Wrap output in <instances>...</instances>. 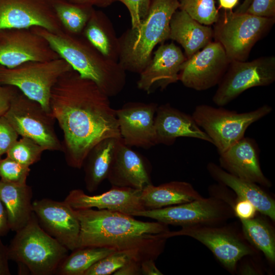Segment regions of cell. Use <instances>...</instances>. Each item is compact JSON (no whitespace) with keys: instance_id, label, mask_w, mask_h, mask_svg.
<instances>
[{"instance_id":"484cf974","label":"cell","mask_w":275,"mask_h":275,"mask_svg":"<svg viewBox=\"0 0 275 275\" xmlns=\"http://www.w3.org/2000/svg\"><path fill=\"white\" fill-rule=\"evenodd\" d=\"M31 187L0 180V198L8 215L10 229L16 232L30 221L34 212Z\"/></svg>"},{"instance_id":"74e56055","label":"cell","mask_w":275,"mask_h":275,"mask_svg":"<svg viewBox=\"0 0 275 275\" xmlns=\"http://www.w3.org/2000/svg\"><path fill=\"white\" fill-rule=\"evenodd\" d=\"M245 13L258 16L275 18V0H253Z\"/></svg>"},{"instance_id":"7a4b0ae2","label":"cell","mask_w":275,"mask_h":275,"mask_svg":"<svg viewBox=\"0 0 275 275\" xmlns=\"http://www.w3.org/2000/svg\"><path fill=\"white\" fill-rule=\"evenodd\" d=\"M74 210L80 224L78 248L138 249L156 258L163 250L167 239L160 234L169 231L167 225L157 221L143 222L107 209Z\"/></svg>"},{"instance_id":"4fadbf2b","label":"cell","mask_w":275,"mask_h":275,"mask_svg":"<svg viewBox=\"0 0 275 275\" xmlns=\"http://www.w3.org/2000/svg\"><path fill=\"white\" fill-rule=\"evenodd\" d=\"M48 42L32 28L0 30V65L13 68L32 61L60 58Z\"/></svg>"},{"instance_id":"30bf717a","label":"cell","mask_w":275,"mask_h":275,"mask_svg":"<svg viewBox=\"0 0 275 275\" xmlns=\"http://www.w3.org/2000/svg\"><path fill=\"white\" fill-rule=\"evenodd\" d=\"M4 116L22 137L34 140L45 150L60 149L53 118L37 102L18 93Z\"/></svg>"},{"instance_id":"d590c367","label":"cell","mask_w":275,"mask_h":275,"mask_svg":"<svg viewBox=\"0 0 275 275\" xmlns=\"http://www.w3.org/2000/svg\"><path fill=\"white\" fill-rule=\"evenodd\" d=\"M123 3L127 8L131 17L132 29L138 28L148 14L151 0H114Z\"/></svg>"},{"instance_id":"83f0119b","label":"cell","mask_w":275,"mask_h":275,"mask_svg":"<svg viewBox=\"0 0 275 275\" xmlns=\"http://www.w3.org/2000/svg\"><path fill=\"white\" fill-rule=\"evenodd\" d=\"M121 140L115 138L105 139L89 152L83 164H85L86 187L89 192L97 190L103 180L107 179Z\"/></svg>"},{"instance_id":"ab89813d","label":"cell","mask_w":275,"mask_h":275,"mask_svg":"<svg viewBox=\"0 0 275 275\" xmlns=\"http://www.w3.org/2000/svg\"><path fill=\"white\" fill-rule=\"evenodd\" d=\"M233 209L234 213L240 219L253 218L257 211L251 203L240 198H238Z\"/></svg>"},{"instance_id":"277c9868","label":"cell","mask_w":275,"mask_h":275,"mask_svg":"<svg viewBox=\"0 0 275 275\" xmlns=\"http://www.w3.org/2000/svg\"><path fill=\"white\" fill-rule=\"evenodd\" d=\"M179 8L177 0H151L147 15L140 26L119 37L118 62L126 71L140 74L159 43L169 39L170 21Z\"/></svg>"},{"instance_id":"d4e9b609","label":"cell","mask_w":275,"mask_h":275,"mask_svg":"<svg viewBox=\"0 0 275 275\" xmlns=\"http://www.w3.org/2000/svg\"><path fill=\"white\" fill-rule=\"evenodd\" d=\"M202 198L187 182L173 181L155 186L153 184L141 191V200L145 210L160 209L191 202Z\"/></svg>"},{"instance_id":"836d02e7","label":"cell","mask_w":275,"mask_h":275,"mask_svg":"<svg viewBox=\"0 0 275 275\" xmlns=\"http://www.w3.org/2000/svg\"><path fill=\"white\" fill-rule=\"evenodd\" d=\"M45 149L34 140L22 137L8 150L7 156L18 162L30 167L37 162Z\"/></svg>"},{"instance_id":"6da1fadb","label":"cell","mask_w":275,"mask_h":275,"mask_svg":"<svg viewBox=\"0 0 275 275\" xmlns=\"http://www.w3.org/2000/svg\"><path fill=\"white\" fill-rule=\"evenodd\" d=\"M109 98L94 81L73 69L53 87L50 114L63 131L70 166L81 168L89 152L101 141L121 139L116 109Z\"/></svg>"},{"instance_id":"ac0fdd59","label":"cell","mask_w":275,"mask_h":275,"mask_svg":"<svg viewBox=\"0 0 275 275\" xmlns=\"http://www.w3.org/2000/svg\"><path fill=\"white\" fill-rule=\"evenodd\" d=\"M186 59L180 48L174 43L161 44L140 73L138 89L150 94L154 89L163 90L176 82L179 80L181 66Z\"/></svg>"},{"instance_id":"e0dca14e","label":"cell","mask_w":275,"mask_h":275,"mask_svg":"<svg viewBox=\"0 0 275 275\" xmlns=\"http://www.w3.org/2000/svg\"><path fill=\"white\" fill-rule=\"evenodd\" d=\"M158 106L129 102L116 109L120 135L126 145L149 149L157 145L154 119Z\"/></svg>"},{"instance_id":"44dd1931","label":"cell","mask_w":275,"mask_h":275,"mask_svg":"<svg viewBox=\"0 0 275 275\" xmlns=\"http://www.w3.org/2000/svg\"><path fill=\"white\" fill-rule=\"evenodd\" d=\"M107 179L112 186L142 190L152 184L147 164L138 152L120 141Z\"/></svg>"},{"instance_id":"7dc6e473","label":"cell","mask_w":275,"mask_h":275,"mask_svg":"<svg viewBox=\"0 0 275 275\" xmlns=\"http://www.w3.org/2000/svg\"><path fill=\"white\" fill-rule=\"evenodd\" d=\"M253 0H244L243 3L236 9L234 12L236 13H244L246 12L248 7Z\"/></svg>"},{"instance_id":"9a60e30c","label":"cell","mask_w":275,"mask_h":275,"mask_svg":"<svg viewBox=\"0 0 275 275\" xmlns=\"http://www.w3.org/2000/svg\"><path fill=\"white\" fill-rule=\"evenodd\" d=\"M33 210L41 228L69 251L78 248L79 221L64 201L48 198L33 202Z\"/></svg>"},{"instance_id":"e575fe53","label":"cell","mask_w":275,"mask_h":275,"mask_svg":"<svg viewBox=\"0 0 275 275\" xmlns=\"http://www.w3.org/2000/svg\"><path fill=\"white\" fill-rule=\"evenodd\" d=\"M29 167L7 156L0 160V180L19 185L26 184Z\"/></svg>"},{"instance_id":"603a6c76","label":"cell","mask_w":275,"mask_h":275,"mask_svg":"<svg viewBox=\"0 0 275 275\" xmlns=\"http://www.w3.org/2000/svg\"><path fill=\"white\" fill-rule=\"evenodd\" d=\"M213 30L202 24L185 11L178 9L170 21L169 39L176 41L183 48L187 59L212 42Z\"/></svg>"},{"instance_id":"7402d4cb","label":"cell","mask_w":275,"mask_h":275,"mask_svg":"<svg viewBox=\"0 0 275 275\" xmlns=\"http://www.w3.org/2000/svg\"><path fill=\"white\" fill-rule=\"evenodd\" d=\"M154 125L157 144L171 146L180 137L198 139L212 144L211 139L198 125L192 115L169 103L158 106Z\"/></svg>"},{"instance_id":"60d3db41","label":"cell","mask_w":275,"mask_h":275,"mask_svg":"<svg viewBox=\"0 0 275 275\" xmlns=\"http://www.w3.org/2000/svg\"><path fill=\"white\" fill-rule=\"evenodd\" d=\"M141 262L132 260L115 271L114 275H141Z\"/></svg>"},{"instance_id":"f35d334b","label":"cell","mask_w":275,"mask_h":275,"mask_svg":"<svg viewBox=\"0 0 275 275\" xmlns=\"http://www.w3.org/2000/svg\"><path fill=\"white\" fill-rule=\"evenodd\" d=\"M17 89L13 86L0 85V116L8 110L13 99L18 93Z\"/></svg>"},{"instance_id":"ffe728a7","label":"cell","mask_w":275,"mask_h":275,"mask_svg":"<svg viewBox=\"0 0 275 275\" xmlns=\"http://www.w3.org/2000/svg\"><path fill=\"white\" fill-rule=\"evenodd\" d=\"M259 151L254 139L244 136L219 154L220 167L240 179L269 187L259 163Z\"/></svg>"},{"instance_id":"d6a6232c","label":"cell","mask_w":275,"mask_h":275,"mask_svg":"<svg viewBox=\"0 0 275 275\" xmlns=\"http://www.w3.org/2000/svg\"><path fill=\"white\" fill-rule=\"evenodd\" d=\"M179 9L187 13L199 23L209 25L219 19L220 13L214 0H177Z\"/></svg>"},{"instance_id":"7c38bea8","label":"cell","mask_w":275,"mask_h":275,"mask_svg":"<svg viewBox=\"0 0 275 275\" xmlns=\"http://www.w3.org/2000/svg\"><path fill=\"white\" fill-rule=\"evenodd\" d=\"M192 237L207 247L228 269L233 271L243 257L253 253L252 248L234 233L214 225H196L181 227L176 231L160 234L167 239L177 236Z\"/></svg>"},{"instance_id":"3957f363","label":"cell","mask_w":275,"mask_h":275,"mask_svg":"<svg viewBox=\"0 0 275 275\" xmlns=\"http://www.w3.org/2000/svg\"><path fill=\"white\" fill-rule=\"evenodd\" d=\"M31 28L80 76L94 81L108 97L117 95L124 88L126 71L119 62L105 57L81 35H71L64 30L54 33L39 26Z\"/></svg>"},{"instance_id":"f1b7e54d","label":"cell","mask_w":275,"mask_h":275,"mask_svg":"<svg viewBox=\"0 0 275 275\" xmlns=\"http://www.w3.org/2000/svg\"><path fill=\"white\" fill-rule=\"evenodd\" d=\"M116 251L112 248L88 246L72 251L60 263L54 274L58 275H84L96 262Z\"/></svg>"},{"instance_id":"bcb514c9","label":"cell","mask_w":275,"mask_h":275,"mask_svg":"<svg viewBox=\"0 0 275 275\" xmlns=\"http://www.w3.org/2000/svg\"><path fill=\"white\" fill-rule=\"evenodd\" d=\"M239 0H218V9L232 11L239 4Z\"/></svg>"},{"instance_id":"c3c4849f","label":"cell","mask_w":275,"mask_h":275,"mask_svg":"<svg viewBox=\"0 0 275 275\" xmlns=\"http://www.w3.org/2000/svg\"><path fill=\"white\" fill-rule=\"evenodd\" d=\"M1 157H2V155L0 154V160L2 159Z\"/></svg>"},{"instance_id":"f6af8a7d","label":"cell","mask_w":275,"mask_h":275,"mask_svg":"<svg viewBox=\"0 0 275 275\" xmlns=\"http://www.w3.org/2000/svg\"><path fill=\"white\" fill-rule=\"evenodd\" d=\"M10 230L7 211L0 198V236L6 235Z\"/></svg>"},{"instance_id":"8fae6325","label":"cell","mask_w":275,"mask_h":275,"mask_svg":"<svg viewBox=\"0 0 275 275\" xmlns=\"http://www.w3.org/2000/svg\"><path fill=\"white\" fill-rule=\"evenodd\" d=\"M230 208L219 199L202 197L179 205L140 211L132 216L148 217L167 225L181 227L215 225L231 217L234 212Z\"/></svg>"},{"instance_id":"4316f807","label":"cell","mask_w":275,"mask_h":275,"mask_svg":"<svg viewBox=\"0 0 275 275\" xmlns=\"http://www.w3.org/2000/svg\"><path fill=\"white\" fill-rule=\"evenodd\" d=\"M81 35L105 57L118 62L119 37L110 19L103 12L94 9Z\"/></svg>"},{"instance_id":"d6986e66","label":"cell","mask_w":275,"mask_h":275,"mask_svg":"<svg viewBox=\"0 0 275 275\" xmlns=\"http://www.w3.org/2000/svg\"><path fill=\"white\" fill-rule=\"evenodd\" d=\"M141 190L112 186L109 190L98 195H88L81 189L71 190L64 201L72 209L97 208L130 215L145 210L141 200Z\"/></svg>"},{"instance_id":"1f68e13d","label":"cell","mask_w":275,"mask_h":275,"mask_svg":"<svg viewBox=\"0 0 275 275\" xmlns=\"http://www.w3.org/2000/svg\"><path fill=\"white\" fill-rule=\"evenodd\" d=\"M157 258L145 251L138 249L116 250L100 259L85 273L84 275H109L132 260L141 262L143 261Z\"/></svg>"},{"instance_id":"ba28073f","label":"cell","mask_w":275,"mask_h":275,"mask_svg":"<svg viewBox=\"0 0 275 275\" xmlns=\"http://www.w3.org/2000/svg\"><path fill=\"white\" fill-rule=\"evenodd\" d=\"M275 18L225 11L215 23L213 37L230 62L245 61L254 45L273 26Z\"/></svg>"},{"instance_id":"ee69618b","label":"cell","mask_w":275,"mask_h":275,"mask_svg":"<svg viewBox=\"0 0 275 275\" xmlns=\"http://www.w3.org/2000/svg\"><path fill=\"white\" fill-rule=\"evenodd\" d=\"M67 1L76 5L94 7L106 8L109 6L115 1L114 0H67Z\"/></svg>"},{"instance_id":"8d00e7d4","label":"cell","mask_w":275,"mask_h":275,"mask_svg":"<svg viewBox=\"0 0 275 275\" xmlns=\"http://www.w3.org/2000/svg\"><path fill=\"white\" fill-rule=\"evenodd\" d=\"M19 134L3 115L0 116V154H6L18 140Z\"/></svg>"},{"instance_id":"7bdbcfd3","label":"cell","mask_w":275,"mask_h":275,"mask_svg":"<svg viewBox=\"0 0 275 275\" xmlns=\"http://www.w3.org/2000/svg\"><path fill=\"white\" fill-rule=\"evenodd\" d=\"M155 260L148 259L143 261L141 264L142 275H162L163 273L156 266Z\"/></svg>"},{"instance_id":"52a82bcc","label":"cell","mask_w":275,"mask_h":275,"mask_svg":"<svg viewBox=\"0 0 275 275\" xmlns=\"http://www.w3.org/2000/svg\"><path fill=\"white\" fill-rule=\"evenodd\" d=\"M272 108L264 104L253 111L238 113L219 106L197 105L192 115L198 125L211 139L219 154L244 136L253 123L269 114Z\"/></svg>"},{"instance_id":"4dcf8cb0","label":"cell","mask_w":275,"mask_h":275,"mask_svg":"<svg viewBox=\"0 0 275 275\" xmlns=\"http://www.w3.org/2000/svg\"><path fill=\"white\" fill-rule=\"evenodd\" d=\"M246 239L261 251L271 262L275 261V237L272 229L264 221L258 218L240 219Z\"/></svg>"},{"instance_id":"5b68a950","label":"cell","mask_w":275,"mask_h":275,"mask_svg":"<svg viewBox=\"0 0 275 275\" xmlns=\"http://www.w3.org/2000/svg\"><path fill=\"white\" fill-rule=\"evenodd\" d=\"M15 232L8 246L9 260L32 274H54L68 255L69 250L41 228L34 213L27 225Z\"/></svg>"},{"instance_id":"cb8c5ba5","label":"cell","mask_w":275,"mask_h":275,"mask_svg":"<svg viewBox=\"0 0 275 275\" xmlns=\"http://www.w3.org/2000/svg\"><path fill=\"white\" fill-rule=\"evenodd\" d=\"M207 170L213 179L231 188L238 198L249 201L257 211L274 221V201L256 183L234 176L213 162L208 164Z\"/></svg>"},{"instance_id":"5bb4252c","label":"cell","mask_w":275,"mask_h":275,"mask_svg":"<svg viewBox=\"0 0 275 275\" xmlns=\"http://www.w3.org/2000/svg\"><path fill=\"white\" fill-rule=\"evenodd\" d=\"M229 63L222 45L211 42L183 63L179 80L197 91L209 89L219 83Z\"/></svg>"},{"instance_id":"9c48e42d","label":"cell","mask_w":275,"mask_h":275,"mask_svg":"<svg viewBox=\"0 0 275 275\" xmlns=\"http://www.w3.org/2000/svg\"><path fill=\"white\" fill-rule=\"evenodd\" d=\"M275 80V57H262L250 62L233 61L218 84L212 100L223 106L243 92L255 87L267 86Z\"/></svg>"},{"instance_id":"2e32d148","label":"cell","mask_w":275,"mask_h":275,"mask_svg":"<svg viewBox=\"0 0 275 275\" xmlns=\"http://www.w3.org/2000/svg\"><path fill=\"white\" fill-rule=\"evenodd\" d=\"M43 28L63 31L51 0H0V30Z\"/></svg>"},{"instance_id":"b9f144b4","label":"cell","mask_w":275,"mask_h":275,"mask_svg":"<svg viewBox=\"0 0 275 275\" xmlns=\"http://www.w3.org/2000/svg\"><path fill=\"white\" fill-rule=\"evenodd\" d=\"M9 260L8 246L3 243L0 236V275L11 274L9 267Z\"/></svg>"},{"instance_id":"8992f818","label":"cell","mask_w":275,"mask_h":275,"mask_svg":"<svg viewBox=\"0 0 275 275\" xmlns=\"http://www.w3.org/2000/svg\"><path fill=\"white\" fill-rule=\"evenodd\" d=\"M72 69L61 58L43 62H28L13 68L0 65V85L16 88L50 114L49 101L53 87L63 74Z\"/></svg>"},{"instance_id":"f546056e","label":"cell","mask_w":275,"mask_h":275,"mask_svg":"<svg viewBox=\"0 0 275 275\" xmlns=\"http://www.w3.org/2000/svg\"><path fill=\"white\" fill-rule=\"evenodd\" d=\"M63 30L73 35H81L94 7L71 3L67 0H51Z\"/></svg>"}]
</instances>
